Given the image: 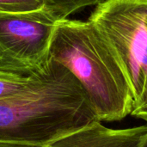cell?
Listing matches in <instances>:
<instances>
[{"label":"cell","mask_w":147,"mask_h":147,"mask_svg":"<svg viewBox=\"0 0 147 147\" xmlns=\"http://www.w3.org/2000/svg\"><path fill=\"white\" fill-rule=\"evenodd\" d=\"M100 121L76 77L50 57L16 95L0 98V142L47 146Z\"/></svg>","instance_id":"obj_1"},{"label":"cell","mask_w":147,"mask_h":147,"mask_svg":"<svg viewBox=\"0 0 147 147\" xmlns=\"http://www.w3.org/2000/svg\"><path fill=\"white\" fill-rule=\"evenodd\" d=\"M50 57L67 68L86 91L100 121H119L134 100L112 48L90 21L57 22Z\"/></svg>","instance_id":"obj_2"},{"label":"cell","mask_w":147,"mask_h":147,"mask_svg":"<svg viewBox=\"0 0 147 147\" xmlns=\"http://www.w3.org/2000/svg\"><path fill=\"white\" fill-rule=\"evenodd\" d=\"M147 0H106L90 21L112 48L129 83L134 102L147 82Z\"/></svg>","instance_id":"obj_3"},{"label":"cell","mask_w":147,"mask_h":147,"mask_svg":"<svg viewBox=\"0 0 147 147\" xmlns=\"http://www.w3.org/2000/svg\"><path fill=\"white\" fill-rule=\"evenodd\" d=\"M57 22L43 7L0 11V71L31 76L46 66Z\"/></svg>","instance_id":"obj_4"},{"label":"cell","mask_w":147,"mask_h":147,"mask_svg":"<svg viewBox=\"0 0 147 147\" xmlns=\"http://www.w3.org/2000/svg\"><path fill=\"white\" fill-rule=\"evenodd\" d=\"M146 134L147 125L115 129L95 121L47 147H140Z\"/></svg>","instance_id":"obj_5"},{"label":"cell","mask_w":147,"mask_h":147,"mask_svg":"<svg viewBox=\"0 0 147 147\" xmlns=\"http://www.w3.org/2000/svg\"><path fill=\"white\" fill-rule=\"evenodd\" d=\"M106 0H43V9L56 21L67 19L73 13L90 6H96Z\"/></svg>","instance_id":"obj_6"},{"label":"cell","mask_w":147,"mask_h":147,"mask_svg":"<svg viewBox=\"0 0 147 147\" xmlns=\"http://www.w3.org/2000/svg\"><path fill=\"white\" fill-rule=\"evenodd\" d=\"M33 75L22 76L0 71V98L16 95L22 90L30 83Z\"/></svg>","instance_id":"obj_7"},{"label":"cell","mask_w":147,"mask_h":147,"mask_svg":"<svg viewBox=\"0 0 147 147\" xmlns=\"http://www.w3.org/2000/svg\"><path fill=\"white\" fill-rule=\"evenodd\" d=\"M43 5V0H0V11L27 12L40 9Z\"/></svg>","instance_id":"obj_8"},{"label":"cell","mask_w":147,"mask_h":147,"mask_svg":"<svg viewBox=\"0 0 147 147\" xmlns=\"http://www.w3.org/2000/svg\"><path fill=\"white\" fill-rule=\"evenodd\" d=\"M130 115L147 122V82L141 96L134 103Z\"/></svg>","instance_id":"obj_9"},{"label":"cell","mask_w":147,"mask_h":147,"mask_svg":"<svg viewBox=\"0 0 147 147\" xmlns=\"http://www.w3.org/2000/svg\"><path fill=\"white\" fill-rule=\"evenodd\" d=\"M0 147H47L43 146L28 145V144H18V143H3L0 142Z\"/></svg>","instance_id":"obj_10"},{"label":"cell","mask_w":147,"mask_h":147,"mask_svg":"<svg viewBox=\"0 0 147 147\" xmlns=\"http://www.w3.org/2000/svg\"><path fill=\"white\" fill-rule=\"evenodd\" d=\"M140 147H147V134L146 135V137L144 138L142 143H141V146Z\"/></svg>","instance_id":"obj_11"},{"label":"cell","mask_w":147,"mask_h":147,"mask_svg":"<svg viewBox=\"0 0 147 147\" xmlns=\"http://www.w3.org/2000/svg\"><path fill=\"white\" fill-rule=\"evenodd\" d=\"M146 22H147V15H146Z\"/></svg>","instance_id":"obj_12"}]
</instances>
